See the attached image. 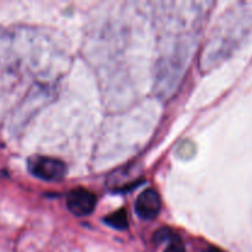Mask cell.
I'll return each mask as SVG.
<instances>
[{
  "label": "cell",
  "mask_w": 252,
  "mask_h": 252,
  "mask_svg": "<svg viewBox=\"0 0 252 252\" xmlns=\"http://www.w3.org/2000/svg\"><path fill=\"white\" fill-rule=\"evenodd\" d=\"M30 172L43 181H61L66 174V166L62 160L49 157H31L27 160Z\"/></svg>",
  "instance_id": "6da1fadb"
},
{
  "label": "cell",
  "mask_w": 252,
  "mask_h": 252,
  "mask_svg": "<svg viewBox=\"0 0 252 252\" xmlns=\"http://www.w3.org/2000/svg\"><path fill=\"white\" fill-rule=\"evenodd\" d=\"M97 198L95 193L89 189L78 187L69 192L66 197V206L70 213L76 217H88L95 211Z\"/></svg>",
  "instance_id": "7a4b0ae2"
},
{
  "label": "cell",
  "mask_w": 252,
  "mask_h": 252,
  "mask_svg": "<svg viewBox=\"0 0 252 252\" xmlns=\"http://www.w3.org/2000/svg\"><path fill=\"white\" fill-rule=\"evenodd\" d=\"M161 211V198L154 189H148L135 201V213L143 220H153Z\"/></svg>",
  "instance_id": "3957f363"
},
{
  "label": "cell",
  "mask_w": 252,
  "mask_h": 252,
  "mask_svg": "<svg viewBox=\"0 0 252 252\" xmlns=\"http://www.w3.org/2000/svg\"><path fill=\"white\" fill-rule=\"evenodd\" d=\"M105 223L112 226V228L117 229V230H126V229H128V225H129L127 212H126V209L122 208L108 214L105 218Z\"/></svg>",
  "instance_id": "277c9868"
},
{
  "label": "cell",
  "mask_w": 252,
  "mask_h": 252,
  "mask_svg": "<svg viewBox=\"0 0 252 252\" xmlns=\"http://www.w3.org/2000/svg\"><path fill=\"white\" fill-rule=\"evenodd\" d=\"M164 252H186L184 243L177 234L169 241V245Z\"/></svg>",
  "instance_id": "5b68a950"
},
{
  "label": "cell",
  "mask_w": 252,
  "mask_h": 252,
  "mask_svg": "<svg viewBox=\"0 0 252 252\" xmlns=\"http://www.w3.org/2000/svg\"><path fill=\"white\" fill-rule=\"evenodd\" d=\"M208 252H223V251H221L220 249H218V248H209Z\"/></svg>",
  "instance_id": "8992f818"
}]
</instances>
